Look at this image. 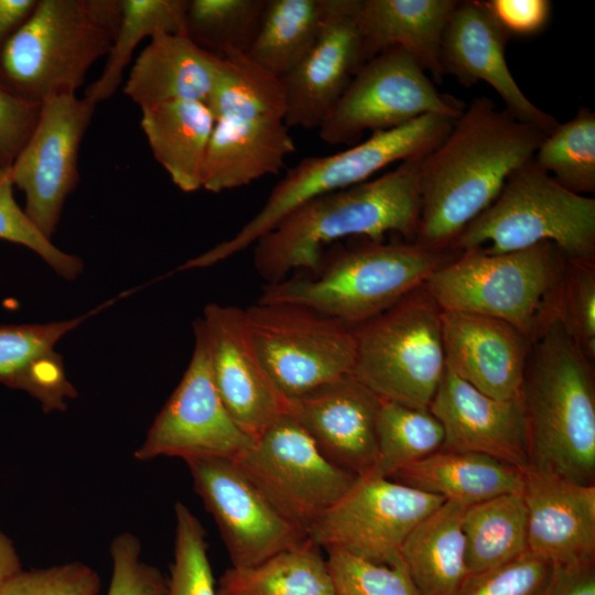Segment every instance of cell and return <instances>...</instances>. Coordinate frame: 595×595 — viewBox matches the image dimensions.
I'll return each mask as SVG.
<instances>
[{"mask_svg": "<svg viewBox=\"0 0 595 595\" xmlns=\"http://www.w3.org/2000/svg\"><path fill=\"white\" fill-rule=\"evenodd\" d=\"M545 136L491 99L474 98L443 141L421 160L415 241L450 248L497 198L509 175L533 159Z\"/></svg>", "mask_w": 595, "mask_h": 595, "instance_id": "obj_1", "label": "cell"}, {"mask_svg": "<svg viewBox=\"0 0 595 595\" xmlns=\"http://www.w3.org/2000/svg\"><path fill=\"white\" fill-rule=\"evenodd\" d=\"M422 159L400 162L376 178L299 206L253 244L257 272L268 284L298 270L315 273L324 247L345 238L383 240L387 234H397L415 241Z\"/></svg>", "mask_w": 595, "mask_h": 595, "instance_id": "obj_2", "label": "cell"}, {"mask_svg": "<svg viewBox=\"0 0 595 595\" xmlns=\"http://www.w3.org/2000/svg\"><path fill=\"white\" fill-rule=\"evenodd\" d=\"M593 361L558 318L532 344L520 392L529 465L586 485L595 477Z\"/></svg>", "mask_w": 595, "mask_h": 595, "instance_id": "obj_3", "label": "cell"}, {"mask_svg": "<svg viewBox=\"0 0 595 595\" xmlns=\"http://www.w3.org/2000/svg\"><path fill=\"white\" fill-rule=\"evenodd\" d=\"M363 240L322 260L313 275L267 284L258 302L304 306L355 328L424 284L459 253L416 241Z\"/></svg>", "mask_w": 595, "mask_h": 595, "instance_id": "obj_4", "label": "cell"}, {"mask_svg": "<svg viewBox=\"0 0 595 595\" xmlns=\"http://www.w3.org/2000/svg\"><path fill=\"white\" fill-rule=\"evenodd\" d=\"M566 264L550 242L500 255L464 250L425 285L442 311L501 320L533 344L560 317Z\"/></svg>", "mask_w": 595, "mask_h": 595, "instance_id": "obj_5", "label": "cell"}, {"mask_svg": "<svg viewBox=\"0 0 595 595\" xmlns=\"http://www.w3.org/2000/svg\"><path fill=\"white\" fill-rule=\"evenodd\" d=\"M119 20L120 0H37L0 51V85L37 105L75 95L108 55Z\"/></svg>", "mask_w": 595, "mask_h": 595, "instance_id": "obj_6", "label": "cell"}, {"mask_svg": "<svg viewBox=\"0 0 595 595\" xmlns=\"http://www.w3.org/2000/svg\"><path fill=\"white\" fill-rule=\"evenodd\" d=\"M455 120L424 115L403 126L374 132L340 152L302 159L288 170L261 209L232 237L187 260L182 270L210 267L239 253L317 196L366 182L392 163L424 158L448 134Z\"/></svg>", "mask_w": 595, "mask_h": 595, "instance_id": "obj_7", "label": "cell"}, {"mask_svg": "<svg viewBox=\"0 0 595 595\" xmlns=\"http://www.w3.org/2000/svg\"><path fill=\"white\" fill-rule=\"evenodd\" d=\"M541 242L567 260L595 263V199L564 188L531 160L509 175L450 249L500 255Z\"/></svg>", "mask_w": 595, "mask_h": 595, "instance_id": "obj_8", "label": "cell"}, {"mask_svg": "<svg viewBox=\"0 0 595 595\" xmlns=\"http://www.w3.org/2000/svg\"><path fill=\"white\" fill-rule=\"evenodd\" d=\"M442 310L425 283L353 328V374L382 400L429 409L446 368Z\"/></svg>", "mask_w": 595, "mask_h": 595, "instance_id": "obj_9", "label": "cell"}, {"mask_svg": "<svg viewBox=\"0 0 595 595\" xmlns=\"http://www.w3.org/2000/svg\"><path fill=\"white\" fill-rule=\"evenodd\" d=\"M259 357L278 391L286 399L353 374V328L311 309L261 303L245 309Z\"/></svg>", "mask_w": 595, "mask_h": 595, "instance_id": "obj_10", "label": "cell"}, {"mask_svg": "<svg viewBox=\"0 0 595 595\" xmlns=\"http://www.w3.org/2000/svg\"><path fill=\"white\" fill-rule=\"evenodd\" d=\"M465 107L440 93L414 57L396 47L360 66L317 130L327 144L354 145L366 131L393 129L430 113L457 119Z\"/></svg>", "mask_w": 595, "mask_h": 595, "instance_id": "obj_11", "label": "cell"}, {"mask_svg": "<svg viewBox=\"0 0 595 595\" xmlns=\"http://www.w3.org/2000/svg\"><path fill=\"white\" fill-rule=\"evenodd\" d=\"M234 459L268 500L306 532L358 478L325 457L288 413Z\"/></svg>", "mask_w": 595, "mask_h": 595, "instance_id": "obj_12", "label": "cell"}, {"mask_svg": "<svg viewBox=\"0 0 595 595\" xmlns=\"http://www.w3.org/2000/svg\"><path fill=\"white\" fill-rule=\"evenodd\" d=\"M446 500L374 473L358 476L348 493L309 528L326 552L340 551L382 565H399L411 531Z\"/></svg>", "mask_w": 595, "mask_h": 595, "instance_id": "obj_13", "label": "cell"}, {"mask_svg": "<svg viewBox=\"0 0 595 595\" xmlns=\"http://www.w3.org/2000/svg\"><path fill=\"white\" fill-rule=\"evenodd\" d=\"M194 349L188 366L156 414L133 457L139 462L180 457L235 458L252 442L232 420L215 387L206 339L194 322Z\"/></svg>", "mask_w": 595, "mask_h": 595, "instance_id": "obj_14", "label": "cell"}, {"mask_svg": "<svg viewBox=\"0 0 595 595\" xmlns=\"http://www.w3.org/2000/svg\"><path fill=\"white\" fill-rule=\"evenodd\" d=\"M185 463L196 494L218 527L231 566L258 564L309 539L307 532L284 517L234 458L203 457Z\"/></svg>", "mask_w": 595, "mask_h": 595, "instance_id": "obj_15", "label": "cell"}, {"mask_svg": "<svg viewBox=\"0 0 595 595\" xmlns=\"http://www.w3.org/2000/svg\"><path fill=\"white\" fill-rule=\"evenodd\" d=\"M96 105L64 95L41 104L36 126L8 171L25 195V213L48 238L78 181V152Z\"/></svg>", "mask_w": 595, "mask_h": 595, "instance_id": "obj_16", "label": "cell"}, {"mask_svg": "<svg viewBox=\"0 0 595 595\" xmlns=\"http://www.w3.org/2000/svg\"><path fill=\"white\" fill-rule=\"evenodd\" d=\"M202 188L220 193L277 174L295 143L281 97L244 94L217 101Z\"/></svg>", "mask_w": 595, "mask_h": 595, "instance_id": "obj_17", "label": "cell"}, {"mask_svg": "<svg viewBox=\"0 0 595 595\" xmlns=\"http://www.w3.org/2000/svg\"><path fill=\"white\" fill-rule=\"evenodd\" d=\"M198 320L218 394L235 423L256 439L285 413L286 400L259 357L245 309L210 303Z\"/></svg>", "mask_w": 595, "mask_h": 595, "instance_id": "obj_18", "label": "cell"}, {"mask_svg": "<svg viewBox=\"0 0 595 595\" xmlns=\"http://www.w3.org/2000/svg\"><path fill=\"white\" fill-rule=\"evenodd\" d=\"M361 0H324L314 46L281 77L289 128L318 129L365 63L359 29Z\"/></svg>", "mask_w": 595, "mask_h": 595, "instance_id": "obj_19", "label": "cell"}, {"mask_svg": "<svg viewBox=\"0 0 595 595\" xmlns=\"http://www.w3.org/2000/svg\"><path fill=\"white\" fill-rule=\"evenodd\" d=\"M381 401L354 374H348L286 399L285 413L305 430L325 457L363 476L375 468Z\"/></svg>", "mask_w": 595, "mask_h": 595, "instance_id": "obj_20", "label": "cell"}, {"mask_svg": "<svg viewBox=\"0 0 595 595\" xmlns=\"http://www.w3.org/2000/svg\"><path fill=\"white\" fill-rule=\"evenodd\" d=\"M429 410L444 429L441 450L484 454L522 470L529 466V434L520 397L493 398L445 368Z\"/></svg>", "mask_w": 595, "mask_h": 595, "instance_id": "obj_21", "label": "cell"}, {"mask_svg": "<svg viewBox=\"0 0 595 595\" xmlns=\"http://www.w3.org/2000/svg\"><path fill=\"white\" fill-rule=\"evenodd\" d=\"M510 37L483 1H458L442 44L444 75L454 76L465 87L487 83L516 119L548 134L559 121L533 105L513 78L505 55Z\"/></svg>", "mask_w": 595, "mask_h": 595, "instance_id": "obj_22", "label": "cell"}, {"mask_svg": "<svg viewBox=\"0 0 595 595\" xmlns=\"http://www.w3.org/2000/svg\"><path fill=\"white\" fill-rule=\"evenodd\" d=\"M528 549L553 565L594 563L595 485L523 469Z\"/></svg>", "mask_w": 595, "mask_h": 595, "instance_id": "obj_23", "label": "cell"}, {"mask_svg": "<svg viewBox=\"0 0 595 595\" xmlns=\"http://www.w3.org/2000/svg\"><path fill=\"white\" fill-rule=\"evenodd\" d=\"M445 364L483 393L520 397L532 343L507 322L459 311H442Z\"/></svg>", "mask_w": 595, "mask_h": 595, "instance_id": "obj_24", "label": "cell"}, {"mask_svg": "<svg viewBox=\"0 0 595 595\" xmlns=\"http://www.w3.org/2000/svg\"><path fill=\"white\" fill-rule=\"evenodd\" d=\"M224 67L225 60L198 47L186 35L158 34L136 58L123 93L140 108L169 101L208 106Z\"/></svg>", "mask_w": 595, "mask_h": 595, "instance_id": "obj_25", "label": "cell"}, {"mask_svg": "<svg viewBox=\"0 0 595 595\" xmlns=\"http://www.w3.org/2000/svg\"><path fill=\"white\" fill-rule=\"evenodd\" d=\"M457 0H361L359 29L364 61L390 48L411 54L442 84V44Z\"/></svg>", "mask_w": 595, "mask_h": 595, "instance_id": "obj_26", "label": "cell"}, {"mask_svg": "<svg viewBox=\"0 0 595 595\" xmlns=\"http://www.w3.org/2000/svg\"><path fill=\"white\" fill-rule=\"evenodd\" d=\"M84 320L0 324V382L29 393L46 413L65 411L77 391L56 345Z\"/></svg>", "mask_w": 595, "mask_h": 595, "instance_id": "obj_27", "label": "cell"}, {"mask_svg": "<svg viewBox=\"0 0 595 595\" xmlns=\"http://www.w3.org/2000/svg\"><path fill=\"white\" fill-rule=\"evenodd\" d=\"M141 128L154 159L183 192L202 188L215 118L201 101H169L141 107Z\"/></svg>", "mask_w": 595, "mask_h": 595, "instance_id": "obj_28", "label": "cell"}, {"mask_svg": "<svg viewBox=\"0 0 595 595\" xmlns=\"http://www.w3.org/2000/svg\"><path fill=\"white\" fill-rule=\"evenodd\" d=\"M391 478L464 506L523 488V470L518 467L479 453L444 450L400 469Z\"/></svg>", "mask_w": 595, "mask_h": 595, "instance_id": "obj_29", "label": "cell"}, {"mask_svg": "<svg viewBox=\"0 0 595 595\" xmlns=\"http://www.w3.org/2000/svg\"><path fill=\"white\" fill-rule=\"evenodd\" d=\"M466 507L446 500L403 542L401 561L421 595H456L467 576L462 530Z\"/></svg>", "mask_w": 595, "mask_h": 595, "instance_id": "obj_30", "label": "cell"}, {"mask_svg": "<svg viewBox=\"0 0 595 595\" xmlns=\"http://www.w3.org/2000/svg\"><path fill=\"white\" fill-rule=\"evenodd\" d=\"M218 595H335L327 559L310 538L300 547L251 566H230Z\"/></svg>", "mask_w": 595, "mask_h": 595, "instance_id": "obj_31", "label": "cell"}, {"mask_svg": "<svg viewBox=\"0 0 595 595\" xmlns=\"http://www.w3.org/2000/svg\"><path fill=\"white\" fill-rule=\"evenodd\" d=\"M462 530L467 575L501 565L528 552V519L522 491L467 506Z\"/></svg>", "mask_w": 595, "mask_h": 595, "instance_id": "obj_32", "label": "cell"}, {"mask_svg": "<svg viewBox=\"0 0 595 595\" xmlns=\"http://www.w3.org/2000/svg\"><path fill=\"white\" fill-rule=\"evenodd\" d=\"M324 0H266L249 60L281 78L293 71L318 39Z\"/></svg>", "mask_w": 595, "mask_h": 595, "instance_id": "obj_33", "label": "cell"}, {"mask_svg": "<svg viewBox=\"0 0 595 595\" xmlns=\"http://www.w3.org/2000/svg\"><path fill=\"white\" fill-rule=\"evenodd\" d=\"M187 0H120V20L100 76L85 98L97 105L109 99L121 84L136 47L158 34H184Z\"/></svg>", "mask_w": 595, "mask_h": 595, "instance_id": "obj_34", "label": "cell"}, {"mask_svg": "<svg viewBox=\"0 0 595 595\" xmlns=\"http://www.w3.org/2000/svg\"><path fill=\"white\" fill-rule=\"evenodd\" d=\"M444 437L441 422L429 409L382 400L377 420V459L371 473L391 478L440 451Z\"/></svg>", "mask_w": 595, "mask_h": 595, "instance_id": "obj_35", "label": "cell"}, {"mask_svg": "<svg viewBox=\"0 0 595 595\" xmlns=\"http://www.w3.org/2000/svg\"><path fill=\"white\" fill-rule=\"evenodd\" d=\"M264 6L266 0H187L184 35L219 58L247 55Z\"/></svg>", "mask_w": 595, "mask_h": 595, "instance_id": "obj_36", "label": "cell"}, {"mask_svg": "<svg viewBox=\"0 0 595 595\" xmlns=\"http://www.w3.org/2000/svg\"><path fill=\"white\" fill-rule=\"evenodd\" d=\"M533 163L564 188L580 195L595 193V113L581 107L575 116L548 133Z\"/></svg>", "mask_w": 595, "mask_h": 595, "instance_id": "obj_37", "label": "cell"}, {"mask_svg": "<svg viewBox=\"0 0 595 595\" xmlns=\"http://www.w3.org/2000/svg\"><path fill=\"white\" fill-rule=\"evenodd\" d=\"M174 515V555L165 595H218L202 522L181 501Z\"/></svg>", "mask_w": 595, "mask_h": 595, "instance_id": "obj_38", "label": "cell"}, {"mask_svg": "<svg viewBox=\"0 0 595 595\" xmlns=\"http://www.w3.org/2000/svg\"><path fill=\"white\" fill-rule=\"evenodd\" d=\"M326 559L335 595H421L403 564H376L340 551Z\"/></svg>", "mask_w": 595, "mask_h": 595, "instance_id": "obj_39", "label": "cell"}, {"mask_svg": "<svg viewBox=\"0 0 595 595\" xmlns=\"http://www.w3.org/2000/svg\"><path fill=\"white\" fill-rule=\"evenodd\" d=\"M0 239L31 249L63 279L75 280L84 270L80 258L57 248L18 205L9 173L0 178Z\"/></svg>", "mask_w": 595, "mask_h": 595, "instance_id": "obj_40", "label": "cell"}, {"mask_svg": "<svg viewBox=\"0 0 595 595\" xmlns=\"http://www.w3.org/2000/svg\"><path fill=\"white\" fill-rule=\"evenodd\" d=\"M554 565L530 551L501 565L468 574L456 595H544Z\"/></svg>", "mask_w": 595, "mask_h": 595, "instance_id": "obj_41", "label": "cell"}, {"mask_svg": "<svg viewBox=\"0 0 595 595\" xmlns=\"http://www.w3.org/2000/svg\"><path fill=\"white\" fill-rule=\"evenodd\" d=\"M101 580L90 565L65 562L21 570L0 586V595H99Z\"/></svg>", "mask_w": 595, "mask_h": 595, "instance_id": "obj_42", "label": "cell"}, {"mask_svg": "<svg viewBox=\"0 0 595 595\" xmlns=\"http://www.w3.org/2000/svg\"><path fill=\"white\" fill-rule=\"evenodd\" d=\"M561 322L581 350L595 359V263L567 260Z\"/></svg>", "mask_w": 595, "mask_h": 595, "instance_id": "obj_43", "label": "cell"}, {"mask_svg": "<svg viewBox=\"0 0 595 595\" xmlns=\"http://www.w3.org/2000/svg\"><path fill=\"white\" fill-rule=\"evenodd\" d=\"M140 539L131 532L112 538L111 576L106 595H165L167 576L141 558Z\"/></svg>", "mask_w": 595, "mask_h": 595, "instance_id": "obj_44", "label": "cell"}, {"mask_svg": "<svg viewBox=\"0 0 595 595\" xmlns=\"http://www.w3.org/2000/svg\"><path fill=\"white\" fill-rule=\"evenodd\" d=\"M41 105L29 102L0 85V166L9 171L30 139Z\"/></svg>", "mask_w": 595, "mask_h": 595, "instance_id": "obj_45", "label": "cell"}, {"mask_svg": "<svg viewBox=\"0 0 595 595\" xmlns=\"http://www.w3.org/2000/svg\"><path fill=\"white\" fill-rule=\"evenodd\" d=\"M483 3L510 36L539 33L551 15V2L548 0H487Z\"/></svg>", "mask_w": 595, "mask_h": 595, "instance_id": "obj_46", "label": "cell"}, {"mask_svg": "<svg viewBox=\"0 0 595 595\" xmlns=\"http://www.w3.org/2000/svg\"><path fill=\"white\" fill-rule=\"evenodd\" d=\"M544 595H595L594 563L554 565Z\"/></svg>", "mask_w": 595, "mask_h": 595, "instance_id": "obj_47", "label": "cell"}, {"mask_svg": "<svg viewBox=\"0 0 595 595\" xmlns=\"http://www.w3.org/2000/svg\"><path fill=\"white\" fill-rule=\"evenodd\" d=\"M37 0H0V51L31 15Z\"/></svg>", "mask_w": 595, "mask_h": 595, "instance_id": "obj_48", "label": "cell"}, {"mask_svg": "<svg viewBox=\"0 0 595 595\" xmlns=\"http://www.w3.org/2000/svg\"><path fill=\"white\" fill-rule=\"evenodd\" d=\"M22 570L13 542L0 530V586Z\"/></svg>", "mask_w": 595, "mask_h": 595, "instance_id": "obj_49", "label": "cell"}, {"mask_svg": "<svg viewBox=\"0 0 595 595\" xmlns=\"http://www.w3.org/2000/svg\"><path fill=\"white\" fill-rule=\"evenodd\" d=\"M7 175H8V171H6L4 169H2V167L0 166V178H1V177H4V176H7Z\"/></svg>", "mask_w": 595, "mask_h": 595, "instance_id": "obj_50", "label": "cell"}]
</instances>
